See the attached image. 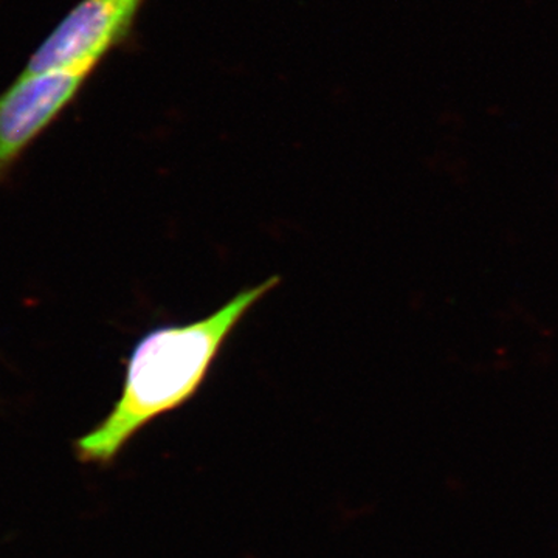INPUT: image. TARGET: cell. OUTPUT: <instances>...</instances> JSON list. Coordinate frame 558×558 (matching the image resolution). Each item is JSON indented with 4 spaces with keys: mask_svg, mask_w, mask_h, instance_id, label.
I'll return each instance as SVG.
<instances>
[{
    "mask_svg": "<svg viewBox=\"0 0 558 558\" xmlns=\"http://www.w3.org/2000/svg\"><path fill=\"white\" fill-rule=\"evenodd\" d=\"M271 277L242 290L208 317L149 330L132 348L123 389L97 427L76 439L81 462L110 465L146 425L189 403L242 318L277 288Z\"/></svg>",
    "mask_w": 558,
    "mask_h": 558,
    "instance_id": "1",
    "label": "cell"
},
{
    "mask_svg": "<svg viewBox=\"0 0 558 558\" xmlns=\"http://www.w3.org/2000/svg\"><path fill=\"white\" fill-rule=\"evenodd\" d=\"M145 0H81L32 54L21 75L92 68L126 38Z\"/></svg>",
    "mask_w": 558,
    "mask_h": 558,
    "instance_id": "3",
    "label": "cell"
},
{
    "mask_svg": "<svg viewBox=\"0 0 558 558\" xmlns=\"http://www.w3.org/2000/svg\"><path fill=\"white\" fill-rule=\"evenodd\" d=\"M92 68L44 70L17 75L0 94V183L25 150L75 100Z\"/></svg>",
    "mask_w": 558,
    "mask_h": 558,
    "instance_id": "2",
    "label": "cell"
}]
</instances>
